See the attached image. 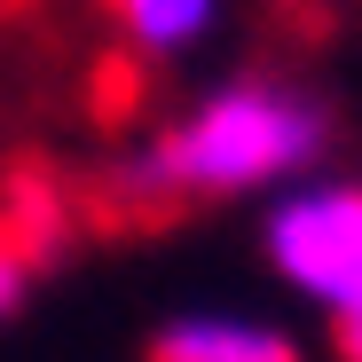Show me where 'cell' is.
I'll use <instances>...</instances> for the list:
<instances>
[{
    "instance_id": "obj_1",
    "label": "cell",
    "mask_w": 362,
    "mask_h": 362,
    "mask_svg": "<svg viewBox=\"0 0 362 362\" xmlns=\"http://www.w3.org/2000/svg\"><path fill=\"white\" fill-rule=\"evenodd\" d=\"M339 118L308 79L284 71H228L173 103L150 134H134L103 165V197L118 213H213V205H268L276 189L331 165Z\"/></svg>"
},
{
    "instance_id": "obj_2",
    "label": "cell",
    "mask_w": 362,
    "mask_h": 362,
    "mask_svg": "<svg viewBox=\"0 0 362 362\" xmlns=\"http://www.w3.org/2000/svg\"><path fill=\"white\" fill-rule=\"evenodd\" d=\"M268 276L323 323L362 299V173H308L260 205Z\"/></svg>"
},
{
    "instance_id": "obj_3",
    "label": "cell",
    "mask_w": 362,
    "mask_h": 362,
    "mask_svg": "<svg viewBox=\"0 0 362 362\" xmlns=\"http://www.w3.org/2000/svg\"><path fill=\"white\" fill-rule=\"evenodd\" d=\"M142 362H308L299 339L276 315H245V308H173Z\"/></svg>"
},
{
    "instance_id": "obj_4",
    "label": "cell",
    "mask_w": 362,
    "mask_h": 362,
    "mask_svg": "<svg viewBox=\"0 0 362 362\" xmlns=\"http://www.w3.org/2000/svg\"><path fill=\"white\" fill-rule=\"evenodd\" d=\"M103 8H110L118 40L150 64H181V55L213 47L228 24V0H103Z\"/></svg>"
},
{
    "instance_id": "obj_5",
    "label": "cell",
    "mask_w": 362,
    "mask_h": 362,
    "mask_svg": "<svg viewBox=\"0 0 362 362\" xmlns=\"http://www.w3.org/2000/svg\"><path fill=\"white\" fill-rule=\"evenodd\" d=\"M32 291H40V252L16 245V236H0V331L32 308Z\"/></svg>"
},
{
    "instance_id": "obj_6",
    "label": "cell",
    "mask_w": 362,
    "mask_h": 362,
    "mask_svg": "<svg viewBox=\"0 0 362 362\" xmlns=\"http://www.w3.org/2000/svg\"><path fill=\"white\" fill-rule=\"evenodd\" d=\"M323 331H331V354H339V362H362V299H354V308H339Z\"/></svg>"
}]
</instances>
